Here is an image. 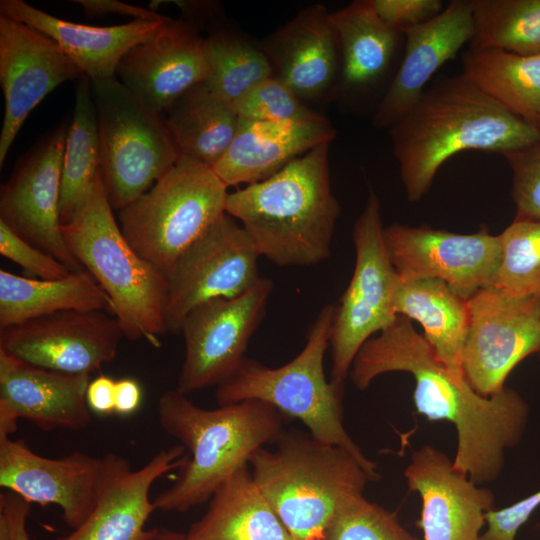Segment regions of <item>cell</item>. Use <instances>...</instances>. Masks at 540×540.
I'll return each instance as SVG.
<instances>
[{"instance_id":"1","label":"cell","mask_w":540,"mask_h":540,"mask_svg":"<svg viewBox=\"0 0 540 540\" xmlns=\"http://www.w3.org/2000/svg\"><path fill=\"white\" fill-rule=\"evenodd\" d=\"M395 371L413 376L418 413L455 426V468L475 483L495 480L502 471L505 451L525 431L528 406L524 399L507 387L490 397L477 393L465 377L454 374L437 358L412 321L401 315L362 345L349 376L364 390L376 377Z\"/></svg>"},{"instance_id":"2","label":"cell","mask_w":540,"mask_h":540,"mask_svg":"<svg viewBox=\"0 0 540 540\" xmlns=\"http://www.w3.org/2000/svg\"><path fill=\"white\" fill-rule=\"evenodd\" d=\"M408 200H420L440 167L465 150L503 153L540 140L538 129L494 102L462 74L442 76L391 128Z\"/></svg>"},{"instance_id":"3","label":"cell","mask_w":540,"mask_h":540,"mask_svg":"<svg viewBox=\"0 0 540 540\" xmlns=\"http://www.w3.org/2000/svg\"><path fill=\"white\" fill-rule=\"evenodd\" d=\"M329 145L227 196L225 212L240 222L260 256L278 266L316 265L331 255L341 208L331 189Z\"/></svg>"},{"instance_id":"4","label":"cell","mask_w":540,"mask_h":540,"mask_svg":"<svg viewBox=\"0 0 540 540\" xmlns=\"http://www.w3.org/2000/svg\"><path fill=\"white\" fill-rule=\"evenodd\" d=\"M157 413L163 430L191 454L174 483L153 500L166 512H186L211 499L255 451L275 444L284 432V415L260 400L209 410L174 389L161 395Z\"/></svg>"},{"instance_id":"5","label":"cell","mask_w":540,"mask_h":540,"mask_svg":"<svg viewBox=\"0 0 540 540\" xmlns=\"http://www.w3.org/2000/svg\"><path fill=\"white\" fill-rule=\"evenodd\" d=\"M251 456L252 477L294 540H322L335 512L374 481L346 450L310 433L283 432Z\"/></svg>"},{"instance_id":"6","label":"cell","mask_w":540,"mask_h":540,"mask_svg":"<svg viewBox=\"0 0 540 540\" xmlns=\"http://www.w3.org/2000/svg\"><path fill=\"white\" fill-rule=\"evenodd\" d=\"M99 172L94 188L76 215L61 227L68 249L111 300V313L124 337L160 347L166 333L169 283L124 237L112 212Z\"/></svg>"},{"instance_id":"7","label":"cell","mask_w":540,"mask_h":540,"mask_svg":"<svg viewBox=\"0 0 540 540\" xmlns=\"http://www.w3.org/2000/svg\"><path fill=\"white\" fill-rule=\"evenodd\" d=\"M336 304L325 305L310 324L302 351L277 368L245 357L235 372L217 386L218 406L260 400L283 415L299 419L316 439L338 446L376 480V464L369 460L343 424L344 383L327 381L324 357L330 346Z\"/></svg>"},{"instance_id":"8","label":"cell","mask_w":540,"mask_h":540,"mask_svg":"<svg viewBox=\"0 0 540 540\" xmlns=\"http://www.w3.org/2000/svg\"><path fill=\"white\" fill-rule=\"evenodd\" d=\"M228 187L212 167L180 156L144 194L119 211L133 249L168 279L182 253L225 212Z\"/></svg>"},{"instance_id":"9","label":"cell","mask_w":540,"mask_h":540,"mask_svg":"<svg viewBox=\"0 0 540 540\" xmlns=\"http://www.w3.org/2000/svg\"><path fill=\"white\" fill-rule=\"evenodd\" d=\"M100 172L112 209L147 192L179 159L163 114L145 106L117 77L91 81Z\"/></svg>"},{"instance_id":"10","label":"cell","mask_w":540,"mask_h":540,"mask_svg":"<svg viewBox=\"0 0 540 540\" xmlns=\"http://www.w3.org/2000/svg\"><path fill=\"white\" fill-rule=\"evenodd\" d=\"M381 203L370 191L353 227L355 267L336 305L330 336L331 380L344 383L362 345L397 318L393 293L398 275L389 259L384 238Z\"/></svg>"},{"instance_id":"11","label":"cell","mask_w":540,"mask_h":540,"mask_svg":"<svg viewBox=\"0 0 540 540\" xmlns=\"http://www.w3.org/2000/svg\"><path fill=\"white\" fill-rule=\"evenodd\" d=\"M467 304L462 370L477 393L490 397L505 388L520 361L540 350V296L515 297L491 285Z\"/></svg>"},{"instance_id":"12","label":"cell","mask_w":540,"mask_h":540,"mask_svg":"<svg viewBox=\"0 0 540 540\" xmlns=\"http://www.w3.org/2000/svg\"><path fill=\"white\" fill-rule=\"evenodd\" d=\"M258 253L236 220L224 213L178 258L168 276L166 332L179 333L187 314L217 298H234L262 277Z\"/></svg>"},{"instance_id":"13","label":"cell","mask_w":540,"mask_h":540,"mask_svg":"<svg viewBox=\"0 0 540 540\" xmlns=\"http://www.w3.org/2000/svg\"><path fill=\"white\" fill-rule=\"evenodd\" d=\"M274 284L269 278L234 298H217L191 310L182 322L184 361L176 390L189 394L218 386L245 358L262 321Z\"/></svg>"},{"instance_id":"14","label":"cell","mask_w":540,"mask_h":540,"mask_svg":"<svg viewBox=\"0 0 540 540\" xmlns=\"http://www.w3.org/2000/svg\"><path fill=\"white\" fill-rule=\"evenodd\" d=\"M383 238L401 280L439 279L465 300L494 284L502 258L500 236L485 226L459 234L393 223L384 227Z\"/></svg>"},{"instance_id":"15","label":"cell","mask_w":540,"mask_h":540,"mask_svg":"<svg viewBox=\"0 0 540 540\" xmlns=\"http://www.w3.org/2000/svg\"><path fill=\"white\" fill-rule=\"evenodd\" d=\"M61 126L16 165L0 189V221L72 272L84 271L63 238L59 212L63 154L68 134Z\"/></svg>"},{"instance_id":"16","label":"cell","mask_w":540,"mask_h":540,"mask_svg":"<svg viewBox=\"0 0 540 540\" xmlns=\"http://www.w3.org/2000/svg\"><path fill=\"white\" fill-rule=\"evenodd\" d=\"M124 337L105 311H62L0 330V351L33 366L90 374L117 354Z\"/></svg>"},{"instance_id":"17","label":"cell","mask_w":540,"mask_h":540,"mask_svg":"<svg viewBox=\"0 0 540 540\" xmlns=\"http://www.w3.org/2000/svg\"><path fill=\"white\" fill-rule=\"evenodd\" d=\"M82 75L49 36L0 15V84L5 100L0 167L31 111L56 87Z\"/></svg>"},{"instance_id":"18","label":"cell","mask_w":540,"mask_h":540,"mask_svg":"<svg viewBox=\"0 0 540 540\" xmlns=\"http://www.w3.org/2000/svg\"><path fill=\"white\" fill-rule=\"evenodd\" d=\"M183 445L156 453L145 465L133 470L127 459L106 453L93 509L80 526L56 540H150L157 528L145 525L156 509L149 494L165 473L182 468L188 461Z\"/></svg>"},{"instance_id":"19","label":"cell","mask_w":540,"mask_h":540,"mask_svg":"<svg viewBox=\"0 0 540 540\" xmlns=\"http://www.w3.org/2000/svg\"><path fill=\"white\" fill-rule=\"evenodd\" d=\"M100 468L101 457L75 451L47 458L21 440L0 436V486L31 504L58 506L72 529L93 509Z\"/></svg>"},{"instance_id":"20","label":"cell","mask_w":540,"mask_h":540,"mask_svg":"<svg viewBox=\"0 0 540 540\" xmlns=\"http://www.w3.org/2000/svg\"><path fill=\"white\" fill-rule=\"evenodd\" d=\"M203 42L194 24L184 18H169L151 39L122 57L116 77L145 106L163 114L181 95L204 81Z\"/></svg>"},{"instance_id":"21","label":"cell","mask_w":540,"mask_h":540,"mask_svg":"<svg viewBox=\"0 0 540 540\" xmlns=\"http://www.w3.org/2000/svg\"><path fill=\"white\" fill-rule=\"evenodd\" d=\"M89 374L39 368L0 351V436L25 419L44 431L80 430L91 420Z\"/></svg>"},{"instance_id":"22","label":"cell","mask_w":540,"mask_h":540,"mask_svg":"<svg viewBox=\"0 0 540 540\" xmlns=\"http://www.w3.org/2000/svg\"><path fill=\"white\" fill-rule=\"evenodd\" d=\"M404 474L422 499L424 540H480L485 515L493 510L490 490L477 487L432 446L415 451Z\"/></svg>"},{"instance_id":"23","label":"cell","mask_w":540,"mask_h":540,"mask_svg":"<svg viewBox=\"0 0 540 540\" xmlns=\"http://www.w3.org/2000/svg\"><path fill=\"white\" fill-rule=\"evenodd\" d=\"M474 35L471 0H452L432 20L404 34L401 64L373 116L377 128H391L417 102L429 80L456 57Z\"/></svg>"},{"instance_id":"24","label":"cell","mask_w":540,"mask_h":540,"mask_svg":"<svg viewBox=\"0 0 540 540\" xmlns=\"http://www.w3.org/2000/svg\"><path fill=\"white\" fill-rule=\"evenodd\" d=\"M335 136L322 115L302 121L240 118L232 143L213 170L227 187L247 186L271 177L313 148L330 144Z\"/></svg>"},{"instance_id":"25","label":"cell","mask_w":540,"mask_h":540,"mask_svg":"<svg viewBox=\"0 0 540 540\" xmlns=\"http://www.w3.org/2000/svg\"><path fill=\"white\" fill-rule=\"evenodd\" d=\"M259 45L275 75L302 101L322 96L340 74L330 12L321 4L299 11Z\"/></svg>"},{"instance_id":"26","label":"cell","mask_w":540,"mask_h":540,"mask_svg":"<svg viewBox=\"0 0 540 540\" xmlns=\"http://www.w3.org/2000/svg\"><path fill=\"white\" fill-rule=\"evenodd\" d=\"M0 15L49 36L90 81L116 77L122 57L131 48L151 39L170 18L92 26L57 18L23 0H1Z\"/></svg>"},{"instance_id":"27","label":"cell","mask_w":540,"mask_h":540,"mask_svg":"<svg viewBox=\"0 0 540 540\" xmlns=\"http://www.w3.org/2000/svg\"><path fill=\"white\" fill-rule=\"evenodd\" d=\"M182 540H294L256 485L248 465L214 492Z\"/></svg>"},{"instance_id":"28","label":"cell","mask_w":540,"mask_h":540,"mask_svg":"<svg viewBox=\"0 0 540 540\" xmlns=\"http://www.w3.org/2000/svg\"><path fill=\"white\" fill-rule=\"evenodd\" d=\"M393 308L397 315L416 320L437 358L454 374L465 377L462 352L469 323L467 300L442 280L398 277Z\"/></svg>"},{"instance_id":"29","label":"cell","mask_w":540,"mask_h":540,"mask_svg":"<svg viewBox=\"0 0 540 540\" xmlns=\"http://www.w3.org/2000/svg\"><path fill=\"white\" fill-rule=\"evenodd\" d=\"M340 54V80L349 91L368 89L388 72L401 36L378 16L372 0L330 13Z\"/></svg>"},{"instance_id":"30","label":"cell","mask_w":540,"mask_h":540,"mask_svg":"<svg viewBox=\"0 0 540 540\" xmlns=\"http://www.w3.org/2000/svg\"><path fill=\"white\" fill-rule=\"evenodd\" d=\"M111 300L87 272L56 280L25 278L0 270V330L62 311H108Z\"/></svg>"},{"instance_id":"31","label":"cell","mask_w":540,"mask_h":540,"mask_svg":"<svg viewBox=\"0 0 540 540\" xmlns=\"http://www.w3.org/2000/svg\"><path fill=\"white\" fill-rule=\"evenodd\" d=\"M163 116L180 156L212 168L232 143L240 119L232 104L203 83L181 95Z\"/></svg>"},{"instance_id":"32","label":"cell","mask_w":540,"mask_h":540,"mask_svg":"<svg viewBox=\"0 0 540 540\" xmlns=\"http://www.w3.org/2000/svg\"><path fill=\"white\" fill-rule=\"evenodd\" d=\"M461 74L513 115L535 126L540 117V54L467 49Z\"/></svg>"},{"instance_id":"33","label":"cell","mask_w":540,"mask_h":540,"mask_svg":"<svg viewBox=\"0 0 540 540\" xmlns=\"http://www.w3.org/2000/svg\"><path fill=\"white\" fill-rule=\"evenodd\" d=\"M100 172V150L96 108L91 81L78 78L75 107L68 129L61 174L60 219L68 223L91 194Z\"/></svg>"},{"instance_id":"34","label":"cell","mask_w":540,"mask_h":540,"mask_svg":"<svg viewBox=\"0 0 540 540\" xmlns=\"http://www.w3.org/2000/svg\"><path fill=\"white\" fill-rule=\"evenodd\" d=\"M203 51L207 72L202 83L230 104L261 81L275 75L260 45L228 28H210L204 37Z\"/></svg>"},{"instance_id":"35","label":"cell","mask_w":540,"mask_h":540,"mask_svg":"<svg viewBox=\"0 0 540 540\" xmlns=\"http://www.w3.org/2000/svg\"><path fill=\"white\" fill-rule=\"evenodd\" d=\"M471 6L469 49L540 54V0H471Z\"/></svg>"},{"instance_id":"36","label":"cell","mask_w":540,"mask_h":540,"mask_svg":"<svg viewBox=\"0 0 540 540\" xmlns=\"http://www.w3.org/2000/svg\"><path fill=\"white\" fill-rule=\"evenodd\" d=\"M502 258L494 286L515 297L540 296V220H516L499 234Z\"/></svg>"},{"instance_id":"37","label":"cell","mask_w":540,"mask_h":540,"mask_svg":"<svg viewBox=\"0 0 540 540\" xmlns=\"http://www.w3.org/2000/svg\"><path fill=\"white\" fill-rule=\"evenodd\" d=\"M322 540H418L395 515L363 495L345 502L333 515Z\"/></svg>"},{"instance_id":"38","label":"cell","mask_w":540,"mask_h":540,"mask_svg":"<svg viewBox=\"0 0 540 540\" xmlns=\"http://www.w3.org/2000/svg\"><path fill=\"white\" fill-rule=\"evenodd\" d=\"M232 106L240 118L258 121H302L321 116L276 75L252 87Z\"/></svg>"},{"instance_id":"39","label":"cell","mask_w":540,"mask_h":540,"mask_svg":"<svg viewBox=\"0 0 540 540\" xmlns=\"http://www.w3.org/2000/svg\"><path fill=\"white\" fill-rule=\"evenodd\" d=\"M512 170L516 220H540V140L501 153Z\"/></svg>"},{"instance_id":"40","label":"cell","mask_w":540,"mask_h":540,"mask_svg":"<svg viewBox=\"0 0 540 540\" xmlns=\"http://www.w3.org/2000/svg\"><path fill=\"white\" fill-rule=\"evenodd\" d=\"M0 253L39 279H62L72 273L66 265L28 243L2 221H0Z\"/></svg>"},{"instance_id":"41","label":"cell","mask_w":540,"mask_h":540,"mask_svg":"<svg viewBox=\"0 0 540 540\" xmlns=\"http://www.w3.org/2000/svg\"><path fill=\"white\" fill-rule=\"evenodd\" d=\"M380 19L400 35L427 23L445 8L441 0H372Z\"/></svg>"},{"instance_id":"42","label":"cell","mask_w":540,"mask_h":540,"mask_svg":"<svg viewBox=\"0 0 540 540\" xmlns=\"http://www.w3.org/2000/svg\"><path fill=\"white\" fill-rule=\"evenodd\" d=\"M539 506L540 490L511 506L487 512V530L480 540H515L517 531Z\"/></svg>"},{"instance_id":"43","label":"cell","mask_w":540,"mask_h":540,"mask_svg":"<svg viewBox=\"0 0 540 540\" xmlns=\"http://www.w3.org/2000/svg\"><path fill=\"white\" fill-rule=\"evenodd\" d=\"M30 505L13 492L0 493V540H31L26 527Z\"/></svg>"},{"instance_id":"44","label":"cell","mask_w":540,"mask_h":540,"mask_svg":"<svg viewBox=\"0 0 540 540\" xmlns=\"http://www.w3.org/2000/svg\"><path fill=\"white\" fill-rule=\"evenodd\" d=\"M75 4L82 7L89 17H100L107 14L129 16L134 20H163L167 16L154 10L124 3L118 0H74Z\"/></svg>"},{"instance_id":"45","label":"cell","mask_w":540,"mask_h":540,"mask_svg":"<svg viewBox=\"0 0 540 540\" xmlns=\"http://www.w3.org/2000/svg\"><path fill=\"white\" fill-rule=\"evenodd\" d=\"M116 381L100 375L89 382L86 400L89 409L99 415H110L115 412Z\"/></svg>"},{"instance_id":"46","label":"cell","mask_w":540,"mask_h":540,"mask_svg":"<svg viewBox=\"0 0 540 540\" xmlns=\"http://www.w3.org/2000/svg\"><path fill=\"white\" fill-rule=\"evenodd\" d=\"M141 388L133 379L116 381L115 412L122 416L133 414L140 406Z\"/></svg>"},{"instance_id":"47","label":"cell","mask_w":540,"mask_h":540,"mask_svg":"<svg viewBox=\"0 0 540 540\" xmlns=\"http://www.w3.org/2000/svg\"><path fill=\"white\" fill-rule=\"evenodd\" d=\"M166 3H172L182 10L184 19L194 24L196 27H200V24L208 17L214 15L217 12V6L213 2L207 1H165Z\"/></svg>"},{"instance_id":"48","label":"cell","mask_w":540,"mask_h":540,"mask_svg":"<svg viewBox=\"0 0 540 540\" xmlns=\"http://www.w3.org/2000/svg\"><path fill=\"white\" fill-rule=\"evenodd\" d=\"M182 534L166 528H157L155 535L150 540H182Z\"/></svg>"},{"instance_id":"49","label":"cell","mask_w":540,"mask_h":540,"mask_svg":"<svg viewBox=\"0 0 540 540\" xmlns=\"http://www.w3.org/2000/svg\"><path fill=\"white\" fill-rule=\"evenodd\" d=\"M535 127L538 129V131L540 132V117L539 119L537 120V122L535 123Z\"/></svg>"},{"instance_id":"50","label":"cell","mask_w":540,"mask_h":540,"mask_svg":"<svg viewBox=\"0 0 540 540\" xmlns=\"http://www.w3.org/2000/svg\"><path fill=\"white\" fill-rule=\"evenodd\" d=\"M538 527L540 528V522H539V524H538Z\"/></svg>"},{"instance_id":"51","label":"cell","mask_w":540,"mask_h":540,"mask_svg":"<svg viewBox=\"0 0 540 540\" xmlns=\"http://www.w3.org/2000/svg\"><path fill=\"white\" fill-rule=\"evenodd\" d=\"M538 353L540 354V350H539V352H538Z\"/></svg>"}]
</instances>
